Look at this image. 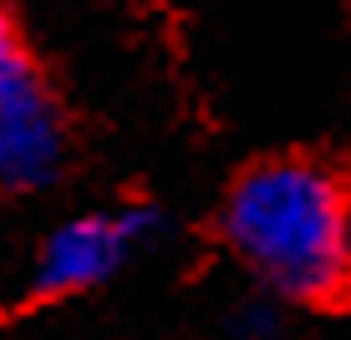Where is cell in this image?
<instances>
[{"mask_svg":"<svg viewBox=\"0 0 351 340\" xmlns=\"http://www.w3.org/2000/svg\"><path fill=\"white\" fill-rule=\"evenodd\" d=\"M224 249L270 295L321 305L351 289V183L321 157H265L219 203Z\"/></svg>","mask_w":351,"mask_h":340,"instance_id":"1","label":"cell"},{"mask_svg":"<svg viewBox=\"0 0 351 340\" xmlns=\"http://www.w3.org/2000/svg\"><path fill=\"white\" fill-rule=\"evenodd\" d=\"M163 234V213L148 203H117V209H92L77 218H62L41 239L31 264V295L36 300H71L123 274L132 254L153 249Z\"/></svg>","mask_w":351,"mask_h":340,"instance_id":"2","label":"cell"},{"mask_svg":"<svg viewBox=\"0 0 351 340\" xmlns=\"http://www.w3.org/2000/svg\"><path fill=\"white\" fill-rule=\"evenodd\" d=\"M66 168L62 107L46 92L41 71L26 51L0 62V188L36 193L51 188Z\"/></svg>","mask_w":351,"mask_h":340,"instance_id":"3","label":"cell"},{"mask_svg":"<svg viewBox=\"0 0 351 340\" xmlns=\"http://www.w3.org/2000/svg\"><path fill=\"white\" fill-rule=\"evenodd\" d=\"M229 330H234V340H275V330H280V295L265 289V300H245L234 310V320H229Z\"/></svg>","mask_w":351,"mask_h":340,"instance_id":"4","label":"cell"}]
</instances>
